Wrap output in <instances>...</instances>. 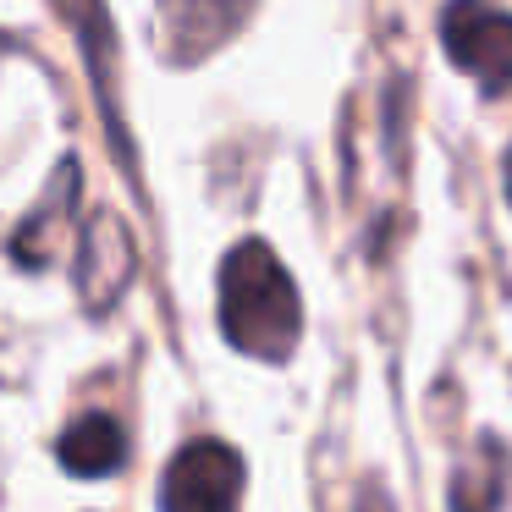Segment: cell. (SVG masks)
Wrapping results in <instances>:
<instances>
[{
	"mask_svg": "<svg viewBox=\"0 0 512 512\" xmlns=\"http://www.w3.org/2000/svg\"><path fill=\"white\" fill-rule=\"evenodd\" d=\"M221 325L226 342L265 358V364H281L298 347L303 331L298 287H292L287 265L276 259V248L259 243V237L237 243L221 265Z\"/></svg>",
	"mask_w": 512,
	"mask_h": 512,
	"instance_id": "6da1fadb",
	"label": "cell"
},
{
	"mask_svg": "<svg viewBox=\"0 0 512 512\" xmlns=\"http://www.w3.org/2000/svg\"><path fill=\"white\" fill-rule=\"evenodd\" d=\"M243 485L248 468L232 441H188L166 463L160 479V512H243Z\"/></svg>",
	"mask_w": 512,
	"mask_h": 512,
	"instance_id": "7a4b0ae2",
	"label": "cell"
},
{
	"mask_svg": "<svg viewBox=\"0 0 512 512\" xmlns=\"http://www.w3.org/2000/svg\"><path fill=\"white\" fill-rule=\"evenodd\" d=\"M441 45L452 67H463L485 94L512 89V17L490 0H446Z\"/></svg>",
	"mask_w": 512,
	"mask_h": 512,
	"instance_id": "3957f363",
	"label": "cell"
},
{
	"mask_svg": "<svg viewBox=\"0 0 512 512\" xmlns=\"http://www.w3.org/2000/svg\"><path fill=\"white\" fill-rule=\"evenodd\" d=\"M248 12H254V0H160L155 45L166 50V61L193 67L210 50H221L248 23Z\"/></svg>",
	"mask_w": 512,
	"mask_h": 512,
	"instance_id": "277c9868",
	"label": "cell"
},
{
	"mask_svg": "<svg viewBox=\"0 0 512 512\" xmlns=\"http://www.w3.org/2000/svg\"><path fill=\"white\" fill-rule=\"evenodd\" d=\"M72 210H78V160H61V166H56V182H50V193L39 199V210L28 215L23 226H17L12 254L23 259V265H34V270L56 265L61 243L72 237Z\"/></svg>",
	"mask_w": 512,
	"mask_h": 512,
	"instance_id": "5b68a950",
	"label": "cell"
},
{
	"mask_svg": "<svg viewBox=\"0 0 512 512\" xmlns=\"http://www.w3.org/2000/svg\"><path fill=\"white\" fill-rule=\"evenodd\" d=\"M56 457H61V468L78 474V479H105V474L122 468L127 435H122V424H116L111 413H83V419H72L67 430H61Z\"/></svg>",
	"mask_w": 512,
	"mask_h": 512,
	"instance_id": "8992f818",
	"label": "cell"
},
{
	"mask_svg": "<svg viewBox=\"0 0 512 512\" xmlns=\"http://www.w3.org/2000/svg\"><path fill=\"white\" fill-rule=\"evenodd\" d=\"M127 265H133V243H127L122 221L100 215L83 237V259H78V276H83V292H89V309H105L111 292H122L127 281Z\"/></svg>",
	"mask_w": 512,
	"mask_h": 512,
	"instance_id": "52a82bcc",
	"label": "cell"
},
{
	"mask_svg": "<svg viewBox=\"0 0 512 512\" xmlns=\"http://www.w3.org/2000/svg\"><path fill=\"white\" fill-rule=\"evenodd\" d=\"M501 485H507V457L496 452V441L479 446V457H468L452 479V512H496Z\"/></svg>",
	"mask_w": 512,
	"mask_h": 512,
	"instance_id": "ba28073f",
	"label": "cell"
},
{
	"mask_svg": "<svg viewBox=\"0 0 512 512\" xmlns=\"http://www.w3.org/2000/svg\"><path fill=\"white\" fill-rule=\"evenodd\" d=\"M358 512H391V501H386V490H375V485H364V496H358Z\"/></svg>",
	"mask_w": 512,
	"mask_h": 512,
	"instance_id": "9c48e42d",
	"label": "cell"
},
{
	"mask_svg": "<svg viewBox=\"0 0 512 512\" xmlns=\"http://www.w3.org/2000/svg\"><path fill=\"white\" fill-rule=\"evenodd\" d=\"M507 199H512V155H507Z\"/></svg>",
	"mask_w": 512,
	"mask_h": 512,
	"instance_id": "30bf717a",
	"label": "cell"
}]
</instances>
